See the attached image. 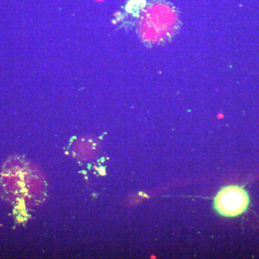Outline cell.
<instances>
[{
	"label": "cell",
	"instance_id": "cell-1",
	"mask_svg": "<svg viewBox=\"0 0 259 259\" xmlns=\"http://www.w3.org/2000/svg\"><path fill=\"white\" fill-rule=\"evenodd\" d=\"M248 194L238 186H228L219 192L214 199V208L222 216L236 217L247 209Z\"/></svg>",
	"mask_w": 259,
	"mask_h": 259
},
{
	"label": "cell",
	"instance_id": "cell-2",
	"mask_svg": "<svg viewBox=\"0 0 259 259\" xmlns=\"http://www.w3.org/2000/svg\"><path fill=\"white\" fill-rule=\"evenodd\" d=\"M95 1H96V2H102L104 0H95Z\"/></svg>",
	"mask_w": 259,
	"mask_h": 259
}]
</instances>
